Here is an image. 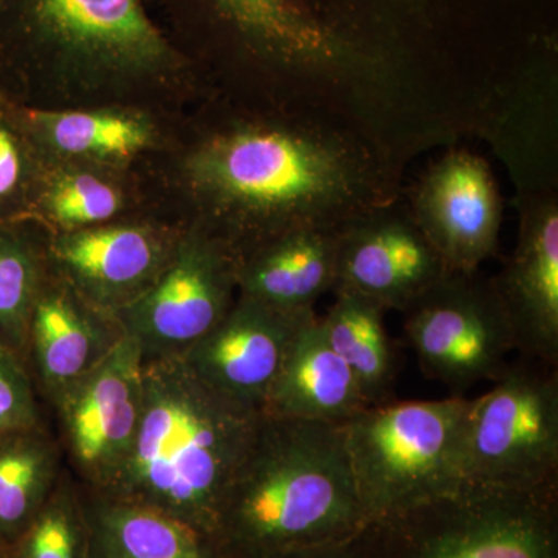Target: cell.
Here are the masks:
<instances>
[{"instance_id": "6da1fadb", "label": "cell", "mask_w": 558, "mask_h": 558, "mask_svg": "<svg viewBox=\"0 0 558 558\" xmlns=\"http://www.w3.org/2000/svg\"><path fill=\"white\" fill-rule=\"evenodd\" d=\"M191 183L218 209L238 258L288 231L340 229L369 211L373 175L349 143L319 131L242 126L205 142Z\"/></svg>"}, {"instance_id": "7a4b0ae2", "label": "cell", "mask_w": 558, "mask_h": 558, "mask_svg": "<svg viewBox=\"0 0 558 558\" xmlns=\"http://www.w3.org/2000/svg\"><path fill=\"white\" fill-rule=\"evenodd\" d=\"M365 526L341 425L260 416L216 524L230 557L330 545Z\"/></svg>"}, {"instance_id": "3957f363", "label": "cell", "mask_w": 558, "mask_h": 558, "mask_svg": "<svg viewBox=\"0 0 558 558\" xmlns=\"http://www.w3.org/2000/svg\"><path fill=\"white\" fill-rule=\"evenodd\" d=\"M260 416L209 388L180 357L145 362L134 446L100 492L216 535L220 505Z\"/></svg>"}, {"instance_id": "277c9868", "label": "cell", "mask_w": 558, "mask_h": 558, "mask_svg": "<svg viewBox=\"0 0 558 558\" xmlns=\"http://www.w3.org/2000/svg\"><path fill=\"white\" fill-rule=\"evenodd\" d=\"M470 400L384 403L341 424L365 524L458 490ZM365 526V527H366Z\"/></svg>"}, {"instance_id": "5b68a950", "label": "cell", "mask_w": 558, "mask_h": 558, "mask_svg": "<svg viewBox=\"0 0 558 558\" xmlns=\"http://www.w3.org/2000/svg\"><path fill=\"white\" fill-rule=\"evenodd\" d=\"M557 492L464 483L359 534L369 558H558Z\"/></svg>"}, {"instance_id": "8992f818", "label": "cell", "mask_w": 558, "mask_h": 558, "mask_svg": "<svg viewBox=\"0 0 558 558\" xmlns=\"http://www.w3.org/2000/svg\"><path fill=\"white\" fill-rule=\"evenodd\" d=\"M465 483L557 492L558 376L546 363H509L494 388L470 400L462 440Z\"/></svg>"}, {"instance_id": "52a82bcc", "label": "cell", "mask_w": 558, "mask_h": 558, "mask_svg": "<svg viewBox=\"0 0 558 558\" xmlns=\"http://www.w3.org/2000/svg\"><path fill=\"white\" fill-rule=\"evenodd\" d=\"M234 250L216 234H182L170 260L140 299L116 314L143 360L182 357L233 306L238 292Z\"/></svg>"}, {"instance_id": "ba28073f", "label": "cell", "mask_w": 558, "mask_h": 558, "mask_svg": "<svg viewBox=\"0 0 558 558\" xmlns=\"http://www.w3.org/2000/svg\"><path fill=\"white\" fill-rule=\"evenodd\" d=\"M405 333L429 379L465 391L498 380L517 351L508 312L494 282L449 274L405 311Z\"/></svg>"}, {"instance_id": "9c48e42d", "label": "cell", "mask_w": 558, "mask_h": 558, "mask_svg": "<svg viewBox=\"0 0 558 558\" xmlns=\"http://www.w3.org/2000/svg\"><path fill=\"white\" fill-rule=\"evenodd\" d=\"M43 39L94 68H161L170 47L138 0H0V44Z\"/></svg>"}, {"instance_id": "30bf717a", "label": "cell", "mask_w": 558, "mask_h": 558, "mask_svg": "<svg viewBox=\"0 0 558 558\" xmlns=\"http://www.w3.org/2000/svg\"><path fill=\"white\" fill-rule=\"evenodd\" d=\"M143 368L142 351L126 336L101 365L50 403L62 453L81 486L108 487L130 454L142 417Z\"/></svg>"}, {"instance_id": "8fae6325", "label": "cell", "mask_w": 558, "mask_h": 558, "mask_svg": "<svg viewBox=\"0 0 558 558\" xmlns=\"http://www.w3.org/2000/svg\"><path fill=\"white\" fill-rule=\"evenodd\" d=\"M312 315L238 295L226 317L180 359L223 398L263 414L289 349Z\"/></svg>"}, {"instance_id": "7c38bea8", "label": "cell", "mask_w": 558, "mask_h": 558, "mask_svg": "<svg viewBox=\"0 0 558 558\" xmlns=\"http://www.w3.org/2000/svg\"><path fill=\"white\" fill-rule=\"evenodd\" d=\"M449 274L411 215L369 209L340 227L336 289L405 312Z\"/></svg>"}, {"instance_id": "4fadbf2b", "label": "cell", "mask_w": 558, "mask_h": 558, "mask_svg": "<svg viewBox=\"0 0 558 558\" xmlns=\"http://www.w3.org/2000/svg\"><path fill=\"white\" fill-rule=\"evenodd\" d=\"M178 240L128 223L61 231L47 244V266L81 299L116 315L159 278Z\"/></svg>"}, {"instance_id": "5bb4252c", "label": "cell", "mask_w": 558, "mask_h": 558, "mask_svg": "<svg viewBox=\"0 0 558 558\" xmlns=\"http://www.w3.org/2000/svg\"><path fill=\"white\" fill-rule=\"evenodd\" d=\"M414 222L451 274H475L494 255L501 229V197L486 161L458 150L422 179Z\"/></svg>"}, {"instance_id": "9a60e30c", "label": "cell", "mask_w": 558, "mask_h": 558, "mask_svg": "<svg viewBox=\"0 0 558 558\" xmlns=\"http://www.w3.org/2000/svg\"><path fill=\"white\" fill-rule=\"evenodd\" d=\"M124 337L116 315L92 306L47 269L27 333L25 365L36 391L53 402L101 365Z\"/></svg>"}, {"instance_id": "2e32d148", "label": "cell", "mask_w": 558, "mask_h": 558, "mask_svg": "<svg viewBox=\"0 0 558 558\" xmlns=\"http://www.w3.org/2000/svg\"><path fill=\"white\" fill-rule=\"evenodd\" d=\"M508 312L517 351L556 366L558 360V207L532 202L521 216L512 258L495 279Z\"/></svg>"}, {"instance_id": "e0dca14e", "label": "cell", "mask_w": 558, "mask_h": 558, "mask_svg": "<svg viewBox=\"0 0 558 558\" xmlns=\"http://www.w3.org/2000/svg\"><path fill=\"white\" fill-rule=\"evenodd\" d=\"M339 230L306 227L242 255L238 295L288 312H312L337 286Z\"/></svg>"}, {"instance_id": "ac0fdd59", "label": "cell", "mask_w": 558, "mask_h": 558, "mask_svg": "<svg viewBox=\"0 0 558 558\" xmlns=\"http://www.w3.org/2000/svg\"><path fill=\"white\" fill-rule=\"evenodd\" d=\"M86 558H231L211 532L80 484Z\"/></svg>"}, {"instance_id": "d6986e66", "label": "cell", "mask_w": 558, "mask_h": 558, "mask_svg": "<svg viewBox=\"0 0 558 558\" xmlns=\"http://www.w3.org/2000/svg\"><path fill=\"white\" fill-rule=\"evenodd\" d=\"M354 373L330 348L317 314L296 333L263 416L341 425L368 409Z\"/></svg>"}, {"instance_id": "ffe728a7", "label": "cell", "mask_w": 558, "mask_h": 558, "mask_svg": "<svg viewBox=\"0 0 558 558\" xmlns=\"http://www.w3.org/2000/svg\"><path fill=\"white\" fill-rule=\"evenodd\" d=\"M219 5L264 50L292 68L344 78L359 73L363 58L323 31L293 0H218Z\"/></svg>"}, {"instance_id": "44dd1931", "label": "cell", "mask_w": 558, "mask_h": 558, "mask_svg": "<svg viewBox=\"0 0 558 558\" xmlns=\"http://www.w3.org/2000/svg\"><path fill=\"white\" fill-rule=\"evenodd\" d=\"M65 472L60 440L46 428L0 435V543L7 548L31 526Z\"/></svg>"}, {"instance_id": "7402d4cb", "label": "cell", "mask_w": 558, "mask_h": 558, "mask_svg": "<svg viewBox=\"0 0 558 558\" xmlns=\"http://www.w3.org/2000/svg\"><path fill=\"white\" fill-rule=\"evenodd\" d=\"M336 303L319 317L323 333L357 379L369 407L388 403L396 359L385 329V307L354 290L337 288Z\"/></svg>"}, {"instance_id": "603a6c76", "label": "cell", "mask_w": 558, "mask_h": 558, "mask_svg": "<svg viewBox=\"0 0 558 558\" xmlns=\"http://www.w3.org/2000/svg\"><path fill=\"white\" fill-rule=\"evenodd\" d=\"M17 119L36 145L75 159L128 160L153 142L148 121L131 113L33 110Z\"/></svg>"}, {"instance_id": "cb8c5ba5", "label": "cell", "mask_w": 558, "mask_h": 558, "mask_svg": "<svg viewBox=\"0 0 558 558\" xmlns=\"http://www.w3.org/2000/svg\"><path fill=\"white\" fill-rule=\"evenodd\" d=\"M47 269L46 248L13 222H0V348L25 368L28 323Z\"/></svg>"}, {"instance_id": "d4e9b609", "label": "cell", "mask_w": 558, "mask_h": 558, "mask_svg": "<svg viewBox=\"0 0 558 558\" xmlns=\"http://www.w3.org/2000/svg\"><path fill=\"white\" fill-rule=\"evenodd\" d=\"M10 558H86L80 484L65 470L31 526L9 548Z\"/></svg>"}, {"instance_id": "484cf974", "label": "cell", "mask_w": 558, "mask_h": 558, "mask_svg": "<svg viewBox=\"0 0 558 558\" xmlns=\"http://www.w3.org/2000/svg\"><path fill=\"white\" fill-rule=\"evenodd\" d=\"M44 215L61 231L106 226L123 207L120 190L87 172H72L54 180L40 197Z\"/></svg>"}, {"instance_id": "4316f807", "label": "cell", "mask_w": 558, "mask_h": 558, "mask_svg": "<svg viewBox=\"0 0 558 558\" xmlns=\"http://www.w3.org/2000/svg\"><path fill=\"white\" fill-rule=\"evenodd\" d=\"M13 109L0 105V222H14L27 202V135Z\"/></svg>"}, {"instance_id": "83f0119b", "label": "cell", "mask_w": 558, "mask_h": 558, "mask_svg": "<svg viewBox=\"0 0 558 558\" xmlns=\"http://www.w3.org/2000/svg\"><path fill=\"white\" fill-rule=\"evenodd\" d=\"M39 425L44 422L31 374L20 360L0 348V435Z\"/></svg>"}, {"instance_id": "f1b7e54d", "label": "cell", "mask_w": 558, "mask_h": 558, "mask_svg": "<svg viewBox=\"0 0 558 558\" xmlns=\"http://www.w3.org/2000/svg\"><path fill=\"white\" fill-rule=\"evenodd\" d=\"M259 558H369L360 543L359 535L344 542L330 545L312 546V548L284 550Z\"/></svg>"}, {"instance_id": "f546056e", "label": "cell", "mask_w": 558, "mask_h": 558, "mask_svg": "<svg viewBox=\"0 0 558 558\" xmlns=\"http://www.w3.org/2000/svg\"><path fill=\"white\" fill-rule=\"evenodd\" d=\"M0 558H10L9 548H7V546H3L2 543H0Z\"/></svg>"}]
</instances>
